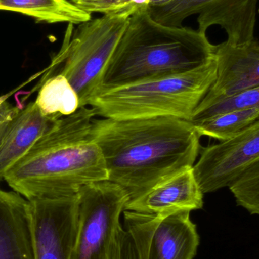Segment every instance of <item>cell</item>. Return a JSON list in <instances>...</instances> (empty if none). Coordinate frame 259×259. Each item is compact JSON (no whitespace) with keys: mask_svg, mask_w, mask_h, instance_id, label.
<instances>
[{"mask_svg":"<svg viewBox=\"0 0 259 259\" xmlns=\"http://www.w3.org/2000/svg\"><path fill=\"white\" fill-rule=\"evenodd\" d=\"M91 132L108 180L124 189L129 200L193 167L200 150L201 137L193 124L174 117L95 118Z\"/></svg>","mask_w":259,"mask_h":259,"instance_id":"6da1fadb","label":"cell"},{"mask_svg":"<svg viewBox=\"0 0 259 259\" xmlns=\"http://www.w3.org/2000/svg\"><path fill=\"white\" fill-rule=\"evenodd\" d=\"M91 107L59 118L4 180L29 201L77 194L83 186L108 180L101 149L93 137Z\"/></svg>","mask_w":259,"mask_h":259,"instance_id":"7a4b0ae2","label":"cell"},{"mask_svg":"<svg viewBox=\"0 0 259 259\" xmlns=\"http://www.w3.org/2000/svg\"><path fill=\"white\" fill-rule=\"evenodd\" d=\"M214 52L206 33L160 24L142 8L130 16L99 93L192 71L212 61Z\"/></svg>","mask_w":259,"mask_h":259,"instance_id":"3957f363","label":"cell"},{"mask_svg":"<svg viewBox=\"0 0 259 259\" xmlns=\"http://www.w3.org/2000/svg\"><path fill=\"white\" fill-rule=\"evenodd\" d=\"M216 76L214 59L187 72L102 91L92 99L89 106L97 116L103 118L174 117L190 121Z\"/></svg>","mask_w":259,"mask_h":259,"instance_id":"277c9868","label":"cell"},{"mask_svg":"<svg viewBox=\"0 0 259 259\" xmlns=\"http://www.w3.org/2000/svg\"><path fill=\"white\" fill-rule=\"evenodd\" d=\"M131 15L115 12L79 24H68L62 47L44 77L65 76L78 95L80 108L89 106L100 91L106 67Z\"/></svg>","mask_w":259,"mask_h":259,"instance_id":"5b68a950","label":"cell"},{"mask_svg":"<svg viewBox=\"0 0 259 259\" xmlns=\"http://www.w3.org/2000/svg\"><path fill=\"white\" fill-rule=\"evenodd\" d=\"M77 194L78 226L71 259H113L128 195L109 180L86 184Z\"/></svg>","mask_w":259,"mask_h":259,"instance_id":"8992f818","label":"cell"},{"mask_svg":"<svg viewBox=\"0 0 259 259\" xmlns=\"http://www.w3.org/2000/svg\"><path fill=\"white\" fill-rule=\"evenodd\" d=\"M124 228L140 259H193L199 244L190 211L148 214L124 210Z\"/></svg>","mask_w":259,"mask_h":259,"instance_id":"52a82bcc","label":"cell"},{"mask_svg":"<svg viewBox=\"0 0 259 259\" xmlns=\"http://www.w3.org/2000/svg\"><path fill=\"white\" fill-rule=\"evenodd\" d=\"M258 0H172L157 7H148L157 22L182 27L186 18L198 15L199 30L206 33L211 26L226 31L227 42L242 44L255 39Z\"/></svg>","mask_w":259,"mask_h":259,"instance_id":"ba28073f","label":"cell"},{"mask_svg":"<svg viewBox=\"0 0 259 259\" xmlns=\"http://www.w3.org/2000/svg\"><path fill=\"white\" fill-rule=\"evenodd\" d=\"M258 159L259 118L230 140L204 148L193 170L205 194L229 187Z\"/></svg>","mask_w":259,"mask_h":259,"instance_id":"9c48e42d","label":"cell"},{"mask_svg":"<svg viewBox=\"0 0 259 259\" xmlns=\"http://www.w3.org/2000/svg\"><path fill=\"white\" fill-rule=\"evenodd\" d=\"M30 202L36 259H71L78 226L77 194Z\"/></svg>","mask_w":259,"mask_h":259,"instance_id":"30bf717a","label":"cell"},{"mask_svg":"<svg viewBox=\"0 0 259 259\" xmlns=\"http://www.w3.org/2000/svg\"><path fill=\"white\" fill-rule=\"evenodd\" d=\"M216 80L202 101L210 102L259 86V42L215 45Z\"/></svg>","mask_w":259,"mask_h":259,"instance_id":"8fae6325","label":"cell"},{"mask_svg":"<svg viewBox=\"0 0 259 259\" xmlns=\"http://www.w3.org/2000/svg\"><path fill=\"white\" fill-rule=\"evenodd\" d=\"M203 196L193 167H190L164 180L141 196L131 199L125 210L148 214L191 212L202 208Z\"/></svg>","mask_w":259,"mask_h":259,"instance_id":"7c38bea8","label":"cell"},{"mask_svg":"<svg viewBox=\"0 0 259 259\" xmlns=\"http://www.w3.org/2000/svg\"><path fill=\"white\" fill-rule=\"evenodd\" d=\"M0 259H36L31 204L0 189Z\"/></svg>","mask_w":259,"mask_h":259,"instance_id":"4fadbf2b","label":"cell"},{"mask_svg":"<svg viewBox=\"0 0 259 259\" xmlns=\"http://www.w3.org/2000/svg\"><path fill=\"white\" fill-rule=\"evenodd\" d=\"M57 120L42 115L35 102L20 111L0 139V181Z\"/></svg>","mask_w":259,"mask_h":259,"instance_id":"5bb4252c","label":"cell"},{"mask_svg":"<svg viewBox=\"0 0 259 259\" xmlns=\"http://www.w3.org/2000/svg\"><path fill=\"white\" fill-rule=\"evenodd\" d=\"M0 10L22 14L48 24H79L92 18V15L70 0H0Z\"/></svg>","mask_w":259,"mask_h":259,"instance_id":"9a60e30c","label":"cell"},{"mask_svg":"<svg viewBox=\"0 0 259 259\" xmlns=\"http://www.w3.org/2000/svg\"><path fill=\"white\" fill-rule=\"evenodd\" d=\"M35 103L42 115L56 119L73 115L80 108L77 92L61 74L44 78Z\"/></svg>","mask_w":259,"mask_h":259,"instance_id":"2e32d148","label":"cell"},{"mask_svg":"<svg viewBox=\"0 0 259 259\" xmlns=\"http://www.w3.org/2000/svg\"><path fill=\"white\" fill-rule=\"evenodd\" d=\"M259 109L230 111L193 124L200 137L226 141L257 121Z\"/></svg>","mask_w":259,"mask_h":259,"instance_id":"e0dca14e","label":"cell"},{"mask_svg":"<svg viewBox=\"0 0 259 259\" xmlns=\"http://www.w3.org/2000/svg\"><path fill=\"white\" fill-rule=\"evenodd\" d=\"M259 109V86L210 102L202 101L193 112L190 122H199L214 115L242 109Z\"/></svg>","mask_w":259,"mask_h":259,"instance_id":"ac0fdd59","label":"cell"},{"mask_svg":"<svg viewBox=\"0 0 259 259\" xmlns=\"http://www.w3.org/2000/svg\"><path fill=\"white\" fill-rule=\"evenodd\" d=\"M228 188L237 205L251 214L259 215V159L233 181Z\"/></svg>","mask_w":259,"mask_h":259,"instance_id":"d6986e66","label":"cell"},{"mask_svg":"<svg viewBox=\"0 0 259 259\" xmlns=\"http://www.w3.org/2000/svg\"><path fill=\"white\" fill-rule=\"evenodd\" d=\"M74 6L88 13L106 14L127 12L134 14L142 8L149 7L150 0H70Z\"/></svg>","mask_w":259,"mask_h":259,"instance_id":"ffe728a7","label":"cell"},{"mask_svg":"<svg viewBox=\"0 0 259 259\" xmlns=\"http://www.w3.org/2000/svg\"><path fill=\"white\" fill-rule=\"evenodd\" d=\"M113 259H140L131 235L123 226L118 233Z\"/></svg>","mask_w":259,"mask_h":259,"instance_id":"44dd1931","label":"cell"},{"mask_svg":"<svg viewBox=\"0 0 259 259\" xmlns=\"http://www.w3.org/2000/svg\"><path fill=\"white\" fill-rule=\"evenodd\" d=\"M7 97L8 96L0 97V139L21 111L19 108L9 104L6 100Z\"/></svg>","mask_w":259,"mask_h":259,"instance_id":"7402d4cb","label":"cell"},{"mask_svg":"<svg viewBox=\"0 0 259 259\" xmlns=\"http://www.w3.org/2000/svg\"><path fill=\"white\" fill-rule=\"evenodd\" d=\"M172 0H150L149 7H157V6H162L166 3H170Z\"/></svg>","mask_w":259,"mask_h":259,"instance_id":"603a6c76","label":"cell"}]
</instances>
